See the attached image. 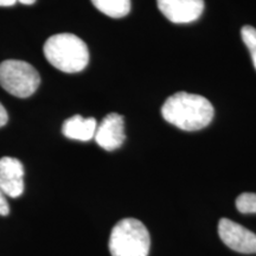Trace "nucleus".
<instances>
[{
    "mask_svg": "<svg viewBox=\"0 0 256 256\" xmlns=\"http://www.w3.org/2000/svg\"><path fill=\"white\" fill-rule=\"evenodd\" d=\"M162 114L168 124L179 130H198L212 121L214 107L204 96L179 92L165 101Z\"/></svg>",
    "mask_w": 256,
    "mask_h": 256,
    "instance_id": "1",
    "label": "nucleus"
},
{
    "mask_svg": "<svg viewBox=\"0 0 256 256\" xmlns=\"http://www.w3.org/2000/svg\"><path fill=\"white\" fill-rule=\"evenodd\" d=\"M43 50L48 62L63 72H80L88 66V46L76 34H54L48 38Z\"/></svg>",
    "mask_w": 256,
    "mask_h": 256,
    "instance_id": "2",
    "label": "nucleus"
},
{
    "mask_svg": "<svg viewBox=\"0 0 256 256\" xmlns=\"http://www.w3.org/2000/svg\"><path fill=\"white\" fill-rule=\"evenodd\" d=\"M151 246L148 230L139 220L124 218L110 232L112 256H147Z\"/></svg>",
    "mask_w": 256,
    "mask_h": 256,
    "instance_id": "3",
    "label": "nucleus"
},
{
    "mask_svg": "<svg viewBox=\"0 0 256 256\" xmlns=\"http://www.w3.org/2000/svg\"><path fill=\"white\" fill-rule=\"evenodd\" d=\"M40 84V76L30 63L6 60L0 63V86L16 98H28Z\"/></svg>",
    "mask_w": 256,
    "mask_h": 256,
    "instance_id": "4",
    "label": "nucleus"
},
{
    "mask_svg": "<svg viewBox=\"0 0 256 256\" xmlns=\"http://www.w3.org/2000/svg\"><path fill=\"white\" fill-rule=\"evenodd\" d=\"M218 234L224 244L242 254H256V234L232 220L222 218Z\"/></svg>",
    "mask_w": 256,
    "mask_h": 256,
    "instance_id": "5",
    "label": "nucleus"
},
{
    "mask_svg": "<svg viewBox=\"0 0 256 256\" xmlns=\"http://www.w3.org/2000/svg\"><path fill=\"white\" fill-rule=\"evenodd\" d=\"M162 14L174 24L197 20L204 11V0H156Z\"/></svg>",
    "mask_w": 256,
    "mask_h": 256,
    "instance_id": "6",
    "label": "nucleus"
},
{
    "mask_svg": "<svg viewBox=\"0 0 256 256\" xmlns=\"http://www.w3.org/2000/svg\"><path fill=\"white\" fill-rule=\"evenodd\" d=\"M96 144L106 151H114L119 148L124 142V116L118 113H110L104 118L96 128Z\"/></svg>",
    "mask_w": 256,
    "mask_h": 256,
    "instance_id": "7",
    "label": "nucleus"
},
{
    "mask_svg": "<svg viewBox=\"0 0 256 256\" xmlns=\"http://www.w3.org/2000/svg\"><path fill=\"white\" fill-rule=\"evenodd\" d=\"M0 190L5 196L17 198L24 192V166L12 156L0 158Z\"/></svg>",
    "mask_w": 256,
    "mask_h": 256,
    "instance_id": "8",
    "label": "nucleus"
},
{
    "mask_svg": "<svg viewBox=\"0 0 256 256\" xmlns=\"http://www.w3.org/2000/svg\"><path fill=\"white\" fill-rule=\"evenodd\" d=\"M98 122L94 118H83L81 115H74L63 122L62 133L66 138L80 142H89L94 139Z\"/></svg>",
    "mask_w": 256,
    "mask_h": 256,
    "instance_id": "9",
    "label": "nucleus"
},
{
    "mask_svg": "<svg viewBox=\"0 0 256 256\" xmlns=\"http://www.w3.org/2000/svg\"><path fill=\"white\" fill-rule=\"evenodd\" d=\"M98 11L112 18H122L130 11V0H92Z\"/></svg>",
    "mask_w": 256,
    "mask_h": 256,
    "instance_id": "10",
    "label": "nucleus"
},
{
    "mask_svg": "<svg viewBox=\"0 0 256 256\" xmlns=\"http://www.w3.org/2000/svg\"><path fill=\"white\" fill-rule=\"evenodd\" d=\"M241 36L246 46L248 48L249 52H250L252 63H254L256 69V28L250 26V25H246L242 28Z\"/></svg>",
    "mask_w": 256,
    "mask_h": 256,
    "instance_id": "11",
    "label": "nucleus"
},
{
    "mask_svg": "<svg viewBox=\"0 0 256 256\" xmlns=\"http://www.w3.org/2000/svg\"><path fill=\"white\" fill-rule=\"evenodd\" d=\"M236 208L242 214H256V194L246 192L236 200Z\"/></svg>",
    "mask_w": 256,
    "mask_h": 256,
    "instance_id": "12",
    "label": "nucleus"
},
{
    "mask_svg": "<svg viewBox=\"0 0 256 256\" xmlns=\"http://www.w3.org/2000/svg\"><path fill=\"white\" fill-rule=\"evenodd\" d=\"M10 214V206L6 200V196L0 190V216H8Z\"/></svg>",
    "mask_w": 256,
    "mask_h": 256,
    "instance_id": "13",
    "label": "nucleus"
},
{
    "mask_svg": "<svg viewBox=\"0 0 256 256\" xmlns=\"http://www.w3.org/2000/svg\"><path fill=\"white\" fill-rule=\"evenodd\" d=\"M36 0H0V6H14L16 2H20L24 5L34 4Z\"/></svg>",
    "mask_w": 256,
    "mask_h": 256,
    "instance_id": "14",
    "label": "nucleus"
},
{
    "mask_svg": "<svg viewBox=\"0 0 256 256\" xmlns=\"http://www.w3.org/2000/svg\"><path fill=\"white\" fill-rule=\"evenodd\" d=\"M8 121V114L6 112L5 107L0 104V127H4Z\"/></svg>",
    "mask_w": 256,
    "mask_h": 256,
    "instance_id": "15",
    "label": "nucleus"
}]
</instances>
